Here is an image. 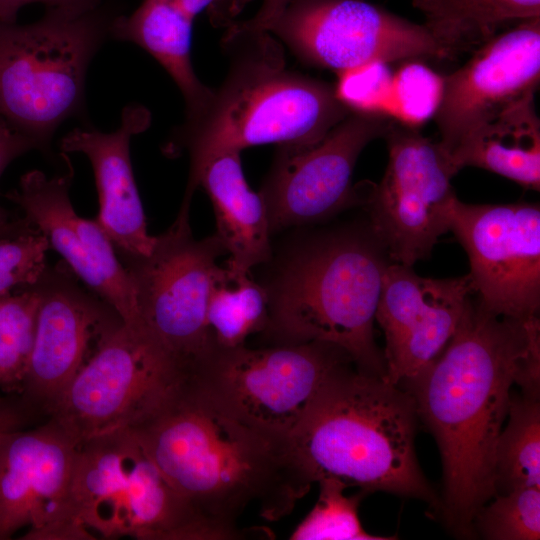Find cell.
Wrapping results in <instances>:
<instances>
[{
  "mask_svg": "<svg viewBox=\"0 0 540 540\" xmlns=\"http://www.w3.org/2000/svg\"><path fill=\"white\" fill-rule=\"evenodd\" d=\"M538 317L493 315L472 300L451 340L425 369L400 387L432 432L442 460L440 513L457 536L495 496L494 461L514 384L539 395Z\"/></svg>",
  "mask_w": 540,
  "mask_h": 540,
  "instance_id": "1",
  "label": "cell"
},
{
  "mask_svg": "<svg viewBox=\"0 0 540 540\" xmlns=\"http://www.w3.org/2000/svg\"><path fill=\"white\" fill-rule=\"evenodd\" d=\"M132 431L219 540L240 537L237 522L250 507L268 521L282 519L315 483L290 437L227 415L189 381L162 411Z\"/></svg>",
  "mask_w": 540,
  "mask_h": 540,
  "instance_id": "2",
  "label": "cell"
},
{
  "mask_svg": "<svg viewBox=\"0 0 540 540\" xmlns=\"http://www.w3.org/2000/svg\"><path fill=\"white\" fill-rule=\"evenodd\" d=\"M222 47L229 58L225 78L164 147L167 155L189 156L183 202H191L199 173L214 157L264 144L311 145L351 113L334 85L288 69L270 32L231 25Z\"/></svg>",
  "mask_w": 540,
  "mask_h": 540,
  "instance_id": "3",
  "label": "cell"
},
{
  "mask_svg": "<svg viewBox=\"0 0 540 540\" xmlns=\"http://www.w3.org/2000/svg\"><path fill=\"white\" fill-rule=\"evenodd\" d=\"M417 420L406 390L350 362L326 379L290 438L314 482L335 477L439 511L415 453Z\"/></svg>",
  "mask_w": 540,
  "mask_h": 540,
  "instance_id": "4",
  "label": "cell"
},
{
  "mask_svg": "<svg viewBox=\"0 0 540 540\" xmlns=\"http://www.w3.org/2000/svg\"><path fill=\"white\" fill-rule=\"evenodd\" d=\"M387 258L369 227L305 240L283 259L265 287L269 321L264 333L274 343L334 344L359 369L385 377L373 328Z\"/></svg>",
  "mask_w": 540,
  "mask_h": 540,
  "instance_id": "5",
  "label": "cell"
},
{
  "mask_svg": "<svg viewBox=\"0 0 540 540\" xmlns=\"http://www.w3.org/2000/svg\"><path fill=\"white\" fill-rule=\"evenodd\" d=\"M113 22L96 6L48 8L38 21H0V117L44 153L57 128L84 107L90 62Z\"/></svg>",
  "mask_w": 540,
  "mask_h": 540,
  "instance_id": "6",
  "label": "cell"
},
{
  "mask_svg": "<svg viewBox=\"0 0 540 540\" xmlns=\"http://www.w3.org/2000/svg\"><path fill=\"white\" fill-rule=\"evenodd\" d=\"M71 503L77 520L92 537L91 531L105 538L219 540L132 430L78 444Z\"/></svg>",
  "mask_w": 540,
  "mask_h": 540,
  "instance_id": "7",
  "label": "cell"
},
{
  "mask_svg": "<svg viewBox=\"0 0 540 540\" xmlns=\"http://www.w3.org/2000/svg\"><path fill=\"white\" fill-rule=\"evenodd\" d=\"M190 375L146 323H123L50 406L78 444L142 426L185 388Z\"/></svg>",
  "mask_w": 540,
  "mask_h": 540,
  "instance_id": "8",
  "label": "cell"
},
{
  "mask_svg": "<svg viewBox=\"0 0 540 540\" xmlns=\"http://www.w3.org/2000/svg\"><path fill=\"white\" fill-rule=\"evenodd\" d=\"M350 362L342 348L321 341L216 348L189 383L227 415L290 437L326 379Z\"/></svg>",
  "mask_w": 540,
  "mask_h": 540,
  "instance_id": "9",
  "label": "cell"
},
{
  "mask_svg": "<svg viewBox=\"0 0 540 540\" xmlns=\"http://www.w3.org/2000/svg\"><path fill=\"white\" fill-rule=\"evenodd\" d=\"M190 205L154 236L148 254L117 253L130 277L141 317L192 375L212 352L207 306L217 259L226 253L216 234L196 239Z\"/></svg>",
  "mask_w": 540,
  "mask_h": 540,
  "instance_id": "10",
  "label": "cell"
},
{
  "mask_svg": "<svg viewBox=\"0 0 540 540\" xmlns=\"http://www.w3.org/2000/svg\"><path fill=\"white\" fill-rule=\"evenodd\" d=\"M383 137L388 164L379 184L361 192L369 229L393 263L414 265L449 231L459 172L440 144L394 119Z\"/></svg>",
  "mask_w": 540,
  "mask_h": 540,
  "instance_id": "11",
  "label": "cell"
},
{
  "mask_svg": "<svg viewBox=\"0 0 540 540\" xmlns=\"http://www.w3.org/2000/svg\"><path fill=\"white\" fill-rule=\"evenodd\" d=\"M268 32L301 61L337 74L375 61L451 55L425 24L365 0H292Z\"/></svg>",
  "mask_w": 540,
  "mask_h": 540,
  "instance_id": "12",
  "label": "cell"
},
{
  "mask_svg": "<svg viewBox=\"0 0 540 540\" xmlns=\"http://www.w3.org/2000/svg\"><path fill=\"white\" fill-rule=\"evenodd\" d=\"M449 231L467 252L477 303L500 317H537L540 307L538 204H467L454 200Z\"/></svg>",
  "mask_w": 540,
  "mask_h": 540,
  "instance_id": "13",
  "label": "cell"
},
{
  "mask_svg": "<svg viewBox=\"0 0 540 540\" xmlns=\"http://www.w3.org/2000/svg\"><path fill=\"white\" fill-rule=\"evenodd\" d=\"M393 118L351 112L320 141L279 145L260 190L270 232L316 223L362 202L352 175L363 149Z\"/></svg>",
  "mask_w": 540,
  "mask_h": 540,
  "instance_id": "14",
  "label": "cell"
},
{
  "mask_svg": "<svg viewBox=\"0 0 540 540\" xmlns=\"http://www.w3.org/2000/svg\"><path fill=\"white\" fill-rule=\"evenodd\" d=\"M78 443L51 421L9 432L0 444V540L91 539L77 520L71 486Z\"/></svg>",
  "mask_w": 540,
  "mask_h": 540,
  "instance_id": "15",
  "label": "cell"
},
{
  "mask_svg": "<svg viewBox=\"0 0 540 540\" xmlns=\"http://www.w3.org/2000/svg\"><path fill=\"white\" fill-rule=\"evenodd\" d=\"M73 176L69 159L66 171L52 177L31 170L5 197L43 235L49 249L58 252L83 284L109 303L125 324H142L130 277L113 243L96 219L80 217L74 210L70 199Z\"/></svg>",
  "mask_w": 540,
  "mask_h": 540,
  "instance_id": "16",
  "label": "cell"
},
{
  "mask_svg": "<svg viewBox=\"0 0 540 540\" xmlns=\"http://www.w3.org/2000/svg\"><path fill=\"white\" fill-rule=\"evenodd\" d=\"M62 260L34 283L39 294L34 342L24 392L50 407L109 335L124 322L119 313Z\"/></svg>",
  "mask_w": 540,
  "mask_h": 540,
  "instance_id": "17",
  "label": "cell"
},
{
  "mask_svg": "<svg viewBox=\"0 0 540 540\" xmlns=\"http://www.w3.org/2000/svg\"><path fill=\"white\" fill-rule=\"evenodd\" d=\"M540 80V17L492 36L459 69L444 76L434 119L450 156L474 130L528 94Z\"/></svg>",
  "mask_w": 540,
  "mask_h": 540,
  "instance_id": "18",
  "label": "cell"
},
{
  "mask_svg": "<svg viewBox=\"0 0 540 540\" xmlns=\"http://www.w3.org/2000/svg\"><path fill=\"white\" fill-rule=\"evenodd\" d=\"M468 274L434 279L410 266L386 267L375 320L385 336V378L401 386L425 369L447 346L471 300Z\"/></svg>",
  "mask_w": 540,
  "mask_h": 540,
  "instance_id": "19",
  "label": "cell"
},
{
  "mask_svg": "<svg viewBox=\"0 0 540 540\" xmlns=\"http://www.w3.org/2000/svg\"><path fill=\"white\" fill-rule=\"evenodd\" d=\"M150 111L139 104L126 106L119 127L112 132L77 127L60 141L63 153H82L95 176L99 212L95 218L117 253L142 256L150 251L154 236L147 231L141 198L134 178L130 141L148 129Z\"/></svg>",
  "mask_w": 540,
  "mask_h": 540,
  "instance_id": "20",
  "label": "cell"
},
{
  "mask_svg": "<svg viewBox=\"0 0 540 540\" xmlns=\"http://www.w3.org/2000/svg\"><path fill=\"white\" fill-rule=\"evenodd\" d=\"M214 210L217 232L228 260L250 271L272 257L270 226L260 193L252 191L244 177L240 152L223 153L208 161L197 179Z\"/></svg>",
  "mask_w": 540,
  "mask_h": 540,
  "instance_id": "21",
  "label": "cell"
},
{
  "mask_svg": "<svg viewBox=\"0 0 540 540\" xmlns=\"http://www.w3.org/2000/svg\"><path fill=\"white\" fill-rule=\"evenodd\" d=\"M531 93L470 133L451 153L455 167L473 166L521 186L540 188V120Z\"/></svg>",
  "mask_w": 540,
  "mask_h": 540,
  "instance_id": "22",
  "label": "cell"
},
{
  "mask_svg": "<svg viewBox=\"0 0 540 540\" xmlns=\"http://www.w3.org/2000/svg\"><path fill=\"white\" fill-rule=\"evenodd\" d=\"M192 22L171 0H144L111 27V36L140 46L168 72L183 96L185 118L200 113L212 96L192 65Z\"/></svg>",
  "mask_w": 540,
  "mask_h": 540,
  "instance_id": "23",
  "label": "cell"
},
{
  "mask_svg": "<svg viewBox=\"0 0 540 540\" xmlns=\"http://www.w3.org/2000/svg\"><path fill=\"white\" fill-rule=\"evenodd\" d=\"M249 272L228 261L214 270L207 306L212 350L246 345L249 336L267 328V291Z\"/></svg>",
  "mask_w": 540,
  "mask_h": 540,
  "instance_id": "24",
  "label": "cell"
},
{
  "mask_svg": "<svg viewBox=\"0 0 540 540\" xmlns=\"http://www.w3.org/2000/svg\"><path fill=\"white\" fill-rule=\"evenodd\" d=\"M508 423L498 437L495 461V496L525 487H540L539 395L511 397Z\"/></svg>",
  "mask_w": 540,
  "mask_h": 540,
  "instance_id": "25",
  "label": "cell"
},
{
  "mask_svg": "<svg viewBox=\"0 0 540 540\" xmlns=\"http://www.w3.org/2000/svg\"><path fill=\"white\" fill-rule=\"evenodd\" d=\"M39 294L34 284L0 295V390L23 393L34 342Z\"/></svg>",
  "mask_w": 540,
  "mask_h": 540,
  "instance_id": "26",
  "label": "cell"
},
{
  "mask_svg": "<svg viewBox=\"0 0 540 540\" xmlns=\"http://www.w3.org/2000/svg\"><path fill=\"white\" fill-rule=\"evenodd\" d=\"M319 497L309 514L291 533L292 540H385L383 537L366 532L358 516V506L363 491L346 496L348 485L335 477H322Z\"/></svg>",
  "mask_w": 540,
  "mask_h": 540,
  "instance_id": "27",
  "label": "cell"
},
{
  "mask_svg": "<svg viewBox=\"0 0 540 540\" xmlns=\"http://www.w3.org/2000/svg\"><path fill=\"white\" fill-rule=\"evenodd\" d=\"M540 17V0H476L447 18L427 26L451 52L486 41L511 20Z\"/></svg>",
  "mask_w": 540,
  "mask_h": 540,
  "instance_id": "28",
  "label": "cell"
},
{
  "mask_svg": "<svg viewBox=\"0 0 540 540\" xmlns=\"http://www.w3.org/2000/svg\"><path fill=\"white\" fill-rule=\"evenodd\" d=\"M476 514L474 529L486 539L538 540L540 490L525 487L498 494Z\"/></svg>",
  "mask_w": 540,
  "mask_h": 540,
  "instance_id": "29",
  "label": "cell"
},
{
  "mask_svg": "<svg viewBox=\"0 0 540 540\" xmlns=\"http://www.w3.org/2000/svg\"><path fill=\"white\" fill-rule=\"evenodd\" d=\"M444 76L411 60L393 73L391 117L417 128L434 117L440 103Z\"/></svg>",
  "mask_w": 540,
  "mask_h": 540,
  "instance_id": "30",
  "label": "cell"
},
{
  "mask_svg": "<svg viewBox=\"0 0 540 540\" xmlns=\"http://www.w3.org/2000/svg\"><path fill=\"white\" fill-rule=\"evenodd\" d=\"M392 79L388 63L375 61L338 73L334 87L337 97L351 112L391 117Z\"/></svg>",
  "mask_w": 540,
  "mask_h": 540,
  "instance_id": "31",
  "label": "cell"
},
{
  "mask_svg": "<svg viewBox=\"0 0 540 540\" xmlns=\"http://www.w3.org/2000/svg\"><path fill=\"white\" fill-rule=\"evenodd\" d=\"M49 245L38 231L0 238V295L37 282Z\"/></svg>",
  "mask_w": 540,
  "mask_h": 540,
  "instance_id": "32",
  "label": "cell"
},
{
  "mask_svg": "<svg viewBox=\"0 0 540 540\" xmlns=\"http://www.w3.org/2000/svg\"><path fill=\"white\" fill-rule=\"evenodd\" d=\"M30 150H39V147L31 138L0 117V178L14 159ZM24 222L21 215L15 216L0 205V226H16Z\"/></svg>",
  "mask_w": 540,
  "mask_h": 540,
  "instance_id": "33",
  "label": "cell"
},
{
  "mask_svg": "<svg viewBox=\"0 0 540 540\" xmlns=\"http://www.w3.org/2000/svg\"><path fill=\"white\" fill-rule=\"evenodd\" d=\"M292 0H263L256 14L250 19L236 21V28L250 31H269Z\"/></svg>",
  "mask_w": 540,
  "mask_h": 540,
  "instance_id": "34",
  "label": "cell"
},
{
  "mask_svg": "<svg viewBox=\"0 0 540 540\" xmlns=\"http://www.w3.org/2000/svg\"><path fill=\"white\" fill-rule=\"evenodd\" d=\"M101 0H0V21L15 23L20 8L33 2H42L48 8L55 7H93Z\"/></svg>",
  "mask_w": 540,
  "mask_h": 540,
  "instance_id": "35",
  "label": "cell"
},
{
  "mask_svg": "<svg viewBox=\"0 0 540 540\" xmlns=\"http://www.w3.org/2000/svg\"><path fill=\"white\" fill-rule=\"evenodd\" d=\"M476 0H431L417 8L425 15V25H433L456 13Z\"/></svg>",
  "mask_w": 540,
  "mask_h": 540,
  "instance_id": "36",
  "label": "cell"
},
{
  "mask_svg": "<svg viewBox=\"0 0 540 540\" xmlns=\"http://www.w3.org/2000/svg\"><path fill=\"white\" fill-rule=\"evenodd\" d=\"M20 428V415L11 406L0 401V444L11 431Z\"/></svg>",
  "mask_w": 540,
  "mask_h": 540,
  "instance_id": "37",
  "label": "cell"
},
{
  "mask_svg": "<svg viewBox=\"0 0 540 540\" xmlns=\"http://www.w3.org/2000/svg\"><path fill=\"white\" fill-rule=\"evenodd\" d=\"M252 0H222L225 10L232 23L236 22V17L241 13L244 7Z\"/></svg>",
  "mask_w": 540,
  "mask_h": 540,
  "instance_id": "38",
  "label": "cell"
},
{
  "mask_svg": "<svg viewBox=\"0 0 540 540\" xmlns=\"http://www.w3.org/2000/svg\"><path fill=\"white\" fill-rule=\"evenodd\" d=\"M34 231L35 229L27 221L16 226H0V238L13 237Z\"/></svg>",
  "mask_w": 540,
  "mask_h": 540,
  "instance_id": "39",
  "label": "cell"
},
{
  "mask_svg": "<svg viewBox=\"0 0 540 540\" xmlns=\"http://www.w3.org/2000/svg\"><path fill=\"white\" fill-rule=\"evenodd\" d=\"M431 1V0H412L413 5L416 7L424 2Z\"/></svg>",
  "mask_w": 540,
  "mask_h": 540,
  "instance_id": "40",
  "label": "cell"
}]
</instances>
